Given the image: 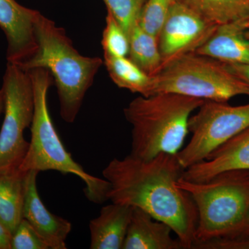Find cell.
<instances>
[{"label": "cell", "instance_id": "4316f807", "mask_svg": "<svg viewBox=\"0 0 249 249\" xmlns=\"http://www.w3.org/2000/svg\"><path fill=\"white\" fill-rule=\"evenodd\" d=\"M228 237H249V209L245 221L238 231L233 235Z\"/></svg>", "mask_w": 249, "mask_h": 249}, {"label": "cell", "instance_id": "2e32d148", "mask_svg": "<svg viewBox=\"0 0 249 249\" xmlns=\"http://www.w3.org/2000/svg\"><path fill=\"white\" fill-rule=\"evenodd\" d=\"M27 173L19 168L0 169V223L11 235L23 219Z\"/></svg>", "mask_w": 249, "mask_h": 249}, {"label": "cell", "instance_id": "4fadbf2b", "mask_svg": "<svg viewBox=\"0 0 249 249\" xmlns=\"http://www.w3.org/2000/svg\"><path fill=\"white\" fill-rule=\"evenodd\" d=\"M196 53L224 64L249 65V19L219 24Z\"/></svg>", "mask_w": 249, "mask_h": 249}, {"label": "cell", "instance_id": "ffe728a7", "mask_svg": "<svg viewBox=\"0 0 249 249\" xmlns=\"http://www.w3.org/2000/svg\"><path fill=\"white\" fill-rule=\"evenodd\" d=\"M107 12L119 22L129 36L139 24V18L146 0H103Z\"/></svg>", "mask_w": 249, "mask_h": 249}, {"label": "cell", "instance_id": "9c48e42d", "mask_svg": "<svg viewBox=\"0 0 249 249\" xmlns=\"http://www.w3.org/2000/svg\"><path fill=\"white\" fill-rule=\"evenodd\" d=\"M217 26L176 1L158 36L163 67L182 55L196 52Z\"/></svg>", "mask_w": 249, "mask_h": 249}, {"label": "cell", "instance_id": "603a6c76", "mask_svg": "<svg viewBox=\"0 0 249 249\" xmlns=\"http://www.w3.org/2000/svg\"><path fill=\"white\" fill-rule=\"evenodd\" d=\"M11 249H49V247L23 218L11 235Z\"/></svg>", "mask_w": 249, "mask_h": 249}, {"label": "cell", "instance_id": "3957f363", "mask_svg": "<svg viewBox=\"0 0 249 249\" xmlns=\"http://www.w3.org/2000/svg\"><path fill=\"white\" fill-rule=\"evenodd\" d=\"M204 100L172 93L134 98L124 109L132 125L130 155L148 160L162 153L177 155L183 148L188 121Z\"/></svg>", "mask_w": 249, "mask_h": 249}, {"label": "cell", "instance_id": "cb8c5ba5", "mask_svg": "<svg viewBox=\"0 0 249 249\" xmlns=\"http://www.w3.org/2000/svg\"><path fill=\"white\" fill-rule=\"evenodd\" d=\"M196 249H249V237H217L197 242L193 245Z\"/></svg>", "mask_w": 249, "mask_h": 249}, {"label": "cell", "instance_id": "7a4b0ae2", "mask_svg": "<svg viewBox=\"0 0 249 249\" xmlns=\"http://www.w3.org/2000/svg\"><path fill=\"white\" fill-rule=\"evenodd\" d=\"M34 31L37 49L30 58L17 65L25 71L38 68L48 70L58 90L60 116L65 122L72 124L103 60L82 55L65 29L40 12Z\"/></svg>", "mask_w": 249, "mask_h": 249}, {"label": "cell", "instance_id": "5b68a950", "mask_svg": "<svg viewBox=\"0 0 249 249\" xmlns=\"http://www.w3.org/2000/svg\"><path fill=\"white\" fill-rule=\"evenodd\" d=\"M178 186L189 193L197 210L194 245L231 237L243 224L249 209V170H228L200 182L181 178Z\"/></svg>", "mask_w": 249, "mask_h": 249}, {"label": "cell", "instance_id": "44dd1931", "mask_svg": "<svg viewBox=\"0 0 249 249\" xmlns=\"http://www.w3.org/2000/svg\"><path fill=\"white\" fill-rule=\"evenodd\" d=\"M176 0H146L139 18V25L158 37L170 9Z\"/></svg>", "mask_w": 249, "mask_h": 249}, {"label": "cell", "instance_id": "e0dca14e", "mask_svg": "<svg viewBox=\"0 0 249 249\" xmlns=\"http://www.w3.org/2000/svg\"><path fill=\"white\" fill-rule=\"evenodd\" d=\"M104 61L112 81L121 89L148 96L152 93L153 76L142 71L128 57H116L103 54Z\"/></svg>", "mask_w": 249, "mask_h": 249}, {"label": "cell", "instance_id": "ac0fdd59", "mask_svg": "<svg viewBox=\"0 0 249 249\" xmlns=\"http://www.w3.org/2000/svg\"><path fill=\"white\" fill-rule=\"evenodd\" d=\"M214 24L249 19V0H176Z\"/></svg>", "mask_w": 249, "mask_h": 249}, {"label": "cell", "instance_id": "f1b7e54d", "mask_svg": "<svg viewBox=\"0 0 249 249\" xmlns=\"http://www.w3.org/2000/svg\"></svg>", "mask_w": 249, "mask_h": 249}, {"label": "cell", "instance_id": "8fae6325", "mask_svg": "<svg viewBox=\"0 0 249 249\" xmlns=\"http://www.w3.org/2000/svg\"><path fill=\"white\" fill-rule=\"evenodd\" d=\"M39 172L27 173L23 218L29 222L49 249H67L66 240L71 231L70 221L52 213L41 200L37 188Z\"/></svg>", "mask_w": 249, "mask_h": 249}, {"label": "cell", "instance_id": "ba28073f", "mask_svg": "<svg viewBox=\"0 0 249 249\" xmlns=\"http://www.w3.org/2000/svg\"><path fill=\"white\" fill-rule=\"evenodd\" d=\"M1 89L4 118L0 130V169L19 168L29 142L24 132L30 127L34 114V92L29 71L8 63Z\"/></svg>", "mask_w": 249, "mask_h": 249}, {"label": "cell", "instance_id": "7402d4cb", "mask_svg": "<svg viewBox=\"0 0 249 249\" xmlns=\"http://www.w3.org/2000/svg\"><path fill=\"white\" fill-rule=\"evenodd\" d=\"M106 23L101 42L103 54L116 57H127L129 51V36L108 12Z\"/></svg>", "mask_w": 249, "mask_h": 249}, {"label": "cell", "instance_id": "9a60e30c", "mask_svg": "<svg viewBox=\"0 0 249 249\" xmlns=\"http://www.w3.org/2000/svg\"><path fill=\"white\" fill-rule=\"evenodd\" d=\"M132 207L113 203L89 222L91 249H123Z\"/></svg>", "mask_w": 249, "mask_h": 249}, {"label": "cell", "instance_id": "83f0119b", "mask_svg": "<svg viewBox=\"0 0 249 249\" xmlns=\"http://www.w3.org/2000/svg\"><path fill=\"white\" fill-rule=\"evenodd\" d=\"M4 92H3L2 89H0V115L1 113L4 111Z\"/></svg>", "mask_w": 249, "mask_h": 249}, {"label": "cell", "instance_id": "484cf974", "mask_svg": "<svg viewBox=\"0 0 249 249\" xmlns=\"http://www.w3.org/2000/svg\"><path fill=\"white\" fill-rule=\"evenodd\" d=\"M11 232L0 223V249H11Z\"/></svg>", "mask_w": 249, "mask_h": 249}, {"label": "cell", "instance_id": "30bf717a", "mask_svg": "<svg viewBox=\"0 0 249 249\" xmlns=\"http://www.w3.org/2000/svg\"><path fill=\"white\" fill-rule=\"evenodd\" d=\"M39 11L24 7L16 0H0V28L8 42V63H22L35 53L34 31Z\"/></svg>", "mask_w": 249, "mask_h": 249}, {"label": "cell", "instance_id": "7c38bea8", "mask_svg": "<svg viewBox=\"0 0 249 249\" xmlns=\"http://www.w3.org/2000/svg\"><path fill=\"white\" fill-rule=\"evenodd\" d=\"M233 170H249V127L214 150L206 160L185 170L182 178L200 182Z\"/></svg>", "mask_w": 249, "mask_h": 249}, {"label": "cell", "instance_id": "d4e9b609", "mask_svg": "<svg viewBox=\"0 0 249 249\" xmlns=\"http://www.w3.org/2000/svg\"><path fill=\"white\" fill-rule=\"evenodd\" d=\"M227 68L249 87V65L225 64Z\"/></svg>", "mask_w": 249, "mask_h": 249}, {"label": "cell", "instance_id": "6da1fadb", "mask_svg": "<svg viewBox=\"0 0 249 249\" xmlns=\"http://www.w3.org/2000/svg\"><path fill=\"white\" fill-rule=\"evenodd\" d=\"M184 170L176 155L162 153L148 160L129 155L111 160L103 175L110 183L109 200L139 208L165 223L183 249H191L198 213L189 193L178 186Z\"/></svg>", "mask_w": 249, "mask_h": 249}, {"label": "cell", "instance_id": "5bb4252c", "mask_svg": "<svg viewBox=\"0 0 249 249\" xmlns=\"http://www.w3.org/2000/svg\"><path fill=\"white\" fill-rule=\"evenodd\" d=\"M168 224L155 219L137 207H132L123 249H181V242L172 236Z\"/></svg>", "mask_w": 249, "mask_h": 249}, {"label": "cell", "instance_id": "52a82bcc", "mask_svg": "<svg viewBox=\"0 0 249 249\" xmlns=\"http://www.w3.org/2000/svg\"><path fill=\"white\" fill-rule=\"evenodd\" d=\"M188 121L191 139L177 154L183 169L206 159L213 152L249 127V103L232 106L227 102L204 101Z\"/></svg>", "mask_w": 249, "mask_h": 249}, {"label": "cell", "instance_id": "8992f818", "mask_svg": "<svg viewBox=\"0 0 249 249\" xmlns=\"http://www.w3.org/2000/svg\"><path fill=\"white\" fill-rule=\"evenodd\" d=\"M159 93L228 102L235 96H249V87L225 64L194 52L167 64L153 76L151 95Z\"/></svg>", "mask_w": 249, "mask_h": 249}, {"label": "cell", "instance_id": "d6986e66", "mask_svg": "<svg viewBox=\"0 0 249 249\" xmlns=\"http://www.w3.org/2000/svg\"><path fill=\"white\" fill-rule=\"evenodd\" d=\"M129 38V60L149 76H155L163 68L158 37L147 33L138 24Z\"/></svg>", "mask_w": 249, "mask_h": 249}, {"label": "cell", "instance_id": "277c9868", "mask_svg": "<svg viewBox=\"0 0 249 249\" xmlns=\"http://www.w3.org/2000/svg\"><path fill=\"white\" fill-rule=\"evenodd\" d=\"M29 71L34 92V114L31 124V141L27 154L19 166L23 172L54 170L75 175L85 183L86 197L95 204L109 200L110 183L106 178L92 176L73 160L62 143L49 112L47 94L53 84L48 70L34 69Z\"/></svg>", "mask_w": 249, "mask_h": 249}]
</instances>
